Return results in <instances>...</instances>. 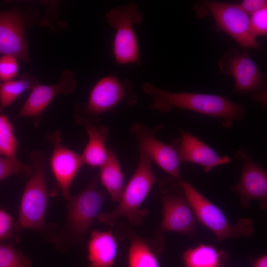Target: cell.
Segmentation results:
<instances>
[{"instance_id":"cell-21","label":"cell","mask_w":267,"mask_h":267,"mask_svg":"<svg viewBox=\"0 0 267 267\" xmlns=\"http://www.w3.org/2000/svg\"><path fill=\"white\" fill-rule=\"evenodd\" d=\"M225 254L214 246L201 244L190 248L182 254L185 267H222Z\"/></svg>"},{"instance_id":"cell-29","label":"cell","mask_w":267,"mask_h":267,"mask_svg":"<svg viewBox=\"0 0 267 267\" xmlns=\"http://www.w3.org/2000/svg\"><path fill=\"white\" fill-rule=\"evenodd\" d=\"M242 9L249 15L267 6L266 0H243L239 4Z\"/></svg>"},{"instance_id":"cell-19","label":"cell","mask_w":267,"mask_h":267,"mask_svg":"<svg viewBox=\"0 0 267 267\" xmlns=\"http://www.w3.org/2000/svg\"><path fill=\"white\" fill-rule=\"evenodd\" d=\"M89 135L88 142L81 154L84 164L92 168L100 167L107 159L108 150L106 142L109 129L106 125H84Z\"/></svg>"},{"instance_id":"cell-1","label":"cell","mask_w":267,"mask_h":267,"mask_svg":"<svg viewBox=\"0 0 267 267\" xmlns=\"http://www.w3.org/2000/svg\"><path fill=\"white\" fill-rule=\"evenodd\" d=\"M143 92L151 99V108L163 113L178 108L222 119V126L232 128L234 123L246 115L243 105L226 97L196 92H172L161 89L149 82L142 85Z\"/></svg>"},{"instance_id":"cell-14","label":"cell","mask_w":267,"mask_h":267,"mask_svg":"<svg viewBox=\"0 0 267 267\" xmlns=\"http://www.w3.org/2000/svg\"><path fill=\"white\" fill-rule=\"evenodd\" d=\"M118 240H130L127 256L128 267H160L158 256L162 252L164 240L161 235L144 238L130 226L121 223L116 229Z\"/></svg>"},{"instance_id":"cell-28","label":"cell","mask_w":267,"mask_h":267,"mask_svg":"<svg viewBox=\"0 0 267 267\" xmlns=\"http://www.w3.org/2000/svg\"><path fill=\"white\" fill-rule=\"evenodd\" d=\"M14 221L10 214L0 209V242L15 241Z\"/></svg>"},{"instance_id":"cell-10","label":"cell","mask_w":267,"mask_h":267,"mask_svg":"<svg viewBox=\"0 0 267 267\" xmlns=\"http://www.w3.org/2000/svg\"><path fill=\"white\" fill-rule=\"evenodd\" d=\"M202 3L213 16L218 30L226 33L243 47L261 48L251 31L249 15L239 4L211 0Z\"/></svg>"},{"instance_id":"cell-3","label":"cell","mask_w":267,"mask_h":267,"mask_svg":"<svg viewBox=\"0 0 267 267\" xmlns=\"http://www.w3.org/2000/svg\"><path fill=\"white\" fill-rule=\"evenodd\" d=\"M136 102L137 95L131 81H121L114 75L106 76L93 86L87 103L76 106L75 118L83 126L98 125L102 115L123 103L134 106Z\"/></svg>"},{"instance_id":"cell-9","label":"cell","mask_w":267,"mask_h":267,"mask_svg":"<svg viewBox=\"0 0 267 267\" xmlns=\"http://www.w3.org/2000/svg\"><path fill=\"white\" fill-rule=\"evenodd\" d=\"M164 126V124H161L148 128L137 123L131 127L130 132L137 141L139 152L145 154L151 161H154L161 169L178 182H180L183 180L180 167L181 164L175 141L167 144L154 136L155 133Z\"/></svg>"},{"instance_id":"cell-18","label":"cell","mask_w":267,"mask_h":267,"mask_svg":"<svg viewBox=\"0 0 267 267\" xmlns=\"http://www.w3.org/2000/svg\"><path fill=\"white\" fill-rule=\"evenodd\" d=\"M88 267H113L118 253V239L112 231H93L88 243Z\"/></svg>"},{"instance_id":"cell-20","label":"cell","mask_w":267,"mask_h":267,"mask_svg":"<svg viewBox=\"0 0 267 267\" xmlns=\"http://www.w3.org/2000/svg\"><path fill=\"white\" fill-rule=\"evenodd\" d=\"M99 179L111 199L119 202L124 192V175L114 152L108 150L106 160L100 167Z\"/></svg>"},{"instance_id":"cell-15","label":"cell","mask_w":267,"mask_h":267,"mask_svg":"<svg viewBox=\"0 0 267 267\" xmlns=\"http://www.w3.org/2000/svg\"><path fill=\"white\" fill-rule=\"evenodd\" d=\"M48 138L53 146L51 169L63 198L68 200L72 183L84 164L82 157L63 144L59 131L50 134Z\"/></svg>"},{"instance_id":"cell-6","label":"cell","mask_w":267,"mask_h":267,"mask_svg":"<svg viewBox=\"0 0 267 267\" xmlns=\"http://www.w3.org/2000/svg\"><path fill=\"white\" fill-rule=\"evenodd\" d=\"M30 156L34 170L21 198L19 226L20 228L41 230L45 225L48 202L45 176L46 157L41 151H33Z\"/></svg>"},{"instance_id":"cell-12","label":"cell","mask_w":267,"mask_h":267,"mask_svg":"<svg viewBox=\"0 0 267 267\" xmlns=\"http://www.w3.org/2000/svg\"><path fill=\"white\" fill-rule=\"evenodd\" d=\"M33 9L0 12V54L9 55L24 62L30 60L25 36L27 26L34 24L37 14Z\"/></svg>"},{"instance_id":"cell-13","label":"cell","mask_w":267,"mask_h":267,"mask_svg":"<svg viewBox=\"0 0 267 267\" xmlns=\"http://www.w3.org/2000/svg\"><path fill=\"white\" fill-rule=\"evenodd\" d=\"M235 157L242 164L241 176L239 182L232 185L230 189L240 195L241 206L248 208L251 201L258 200L262 209L267 208V173L258 163L254 161L245 149L238 150Z\"/></svg>"},{"instance_id":"cell-8","label":"cell","mask_w":267,"mask_h":267,"mask_svg":"<svg viewBox=\"0 0 267 267\" xmlns=\"http://www.w3.org/2000/svg\"><path fill=\"white\" fill-rule=\"evenodd\" d=\"M160 185L163 217L158 233L172 231L185 235L194 233L197 218L183 191L179 193L178 182L175 184L171 178H168Z\"/></svg>"},{"instance_id":"cell-23","label":"cell","mask_w":267,"mask_h":267,"mask_svg":"<svg viewBox=\"0 0 267 267\" xmlns=\"http://www.w3.org/2000/svg\"><path fill=\"white\" fill-rule=\"evenodd\" d=\"M1 109L0 107V156L16 159L18 142L14 129L8 118L0 113Z\"/></svg>"},{"instance_id":"cell-7","label":"cell","mask_w":267,"mask_h":267,"mask_svg":"<svg viewBox=\"0 0 267 267\" xmlns=\"http://www.w3.org/2000/svg\"><path fill=\"white\" fill-rule=\"evenodd\" d=\"M109 25L115 29L112 52L119 65L140 64L139 47L134 25L140 24L143 16L134 2L110 9L106 14Z\"/></svg>"},{"instance_id":"cell-26","label":"cell","mask_w":267,"mask_h":267,"mask_svg":"<svg viewBox=\"0 0 267 267\" xmlns=\"http://www.w3.org/2000/svg\"><path fill=\"white\" fill-rule=\"evenodd\" d=\"M19 64L17 58L9 55L0 57V80L6 82L13 80L17 75Z\"/></svg>"},{"instance_id":"cell-30","label":"cell","mask_w":267,"mask_h":267,"mask_svg":"<svg viewBox=\"0 0 267 267\" xmlns=\"http://www.w3.org/2000/svg\"><path fill=\"white\" fill-rule=\"evenodd\" d=\"M253 267H267V255H264L257 259L254 262Z\"/></svg>"},{"instance_id":"cell-27","label":"cell","mask_w":267,"mask_h":267,"mask_svg":"<svg viewBox=\"0 0 267 267\" xmlns=\"http://www.w3.org/2000/svg\"><path fill=\"white\" fill-rule=\"evenodd\" d=\"M251 31L253 36H265L267 34V6L258 10L249 17Z\"/></svg>"},{"instance_id":"cell-2","label":"cell","mask_w":267,"mask_h":267,"mask_svg":"<svg viewBox=\"0 0 267 267\" xmlns=\"http://www.w3.org/2000/svg\"><path fill=\"white\" fill-rule=\"evenodd\" d=\"M151 160L139 152L137 168L131 178L125 186L118 206L112 211L99 214L97 217L101 222L113 226L120 217H125L133 226L141 224L148 211L140 209L157 178L151 167Z\"/></svg>"},{"instance_id":"cell-17","label":"cell","mask_w":267,"mask_h":267,"mask_svg":"<svg viewBox=\"0 0 267 267\" xmlns=\"http://www.w3.org/2000/svg\"><path fill=\"white\" fill-rule=\"evenodd\" d=\"M180 136L175 140L181 164L184 162L203 167L205 173L231 162L227 156H220L213 148L187 131L179 129Z\"/></svg>"},{"instance_id":"cell-24","label":"cell","mask_w":267,"mask_h":267,"mask_svg":"<svg viewBox=\"0 0 267 267\" xmlns=\"http://www.w3.org/2000/svg\"><path fill=\"white\" fill-rule=\"evenodd\" d=\"M32 262L10 244H0V267H31Z\"/></svg>"},{"instance_id":"cell-5","label":"cell","mask_w":267,"mask_h":267,"mask_svg":"<svg viewBox=\"0 0 267 267\" xmlns=\"http://www.w3.org/2000/svg\"><path fill=\"white\" fill-rule=\"evenodd\" d=\"M178 182L197 219L215 234L219 242L227 238H238L240 236L247 237L252 236L254 233L252 221L241 219L235 224H231L218 207L189 182L182 180Z\"/></svg>"},{"instance_id":"cell-25","label":"cell","mask_w":267,"mask_h":267,"mask_svg":"<svg viewBox=\"0 0 267 267\" xmlns=\"http://www.w3.org/2000/svg\"><path fill=\"white\" fill-rule=\"evenodd\" d=\"M34 170L32 164H25L18 161L17 158L0 156V181L13 174L31 176Z\"/></svg>"},{"instance_id":"cell-11","label":"cell","mask_w":267,"mask_h":267,"mask_svg":"<svg viewBox=\"0 0 267 267\" xmlns=\"http://www.w3.org/2000/svg\"><path fill=\"white\" fill-rule=\"evenodd\" d=\"M217 64L222 74L233 77L234 91L242 95L257 93L265 87L266 75L260 72L246 50L241 52L231 48Z\"/></svg>"},{"instance_id":"cell-22","label":"cell","mask_w":267,"mask_h":267,"mask_svg":"<svg viewBox=\"0 0 267 267\" xmlns=\"http://www.w3.org/2000/svg\"><path fill=\"white\" fill-rule=\"evenodd\" d=\"M39 83L37 79L27 74L19 80L2 82L0 85V107L9 106L25 90L32 89Z\"/></svg>"},{"instance_id":"cell-16","label":"cell","mask_w":267,"mask_h":267,"mask_svg":"<svg viewBox=\"0 0 267 267\" xmlns=\"http://www.w3.org/2000/svg\"><path fill=\"white\" fill-rule=\"evenodd\" d=\"M76 89L74 73L69 69L64 70L56 84H38L34 87L17 117H32L38 124L43 112L57 94H71Z\"/></svg>"},{"instance_id":"cell-4","label":"cell","mask_w":267,"mask_h":267,"mask_svg":"<svg viewBox=\"0 0 267 267\" xmlns=\"http://www.w3.org/2000/svg\"><path fill=\"white\" fill-rule=\"evenodd\" d=\"M97 177L80 193L71 196L67 205V216L62 234L67 245L80 242L99 215L105 199V194L97 187Z\"/></svg>"}]
</instances>
